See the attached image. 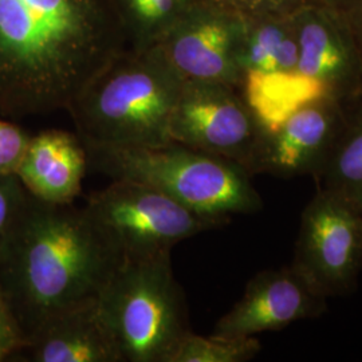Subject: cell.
<instances>
[{
  "label": "cell",
  "mask_w": 362,
  "mask_h": 362,
  "mask_svg": "<svg viewBox=\"0 0 362 362\" xmlns=\"http://www.w3.org/2000/svg\"><path fill=\"white\" fill-rule=\"evenodd\" d=\"M127 49L116 0H0V104L66 110Z\"/></svg>",
  "instance_id": "obj_1"
},
{
  "label": "cell",
  "mask_w": 362,
  "mask_h": 362,
  "mask_svg": "<svg viewBox=\"0 0 362 362\" xmlns=\"http://www.w3.org/2000/svg\"><path fill=\"white\" fill-rule=\"evenodd\" d=\"M122 260L85 208L30 196L0 252L1 290L27 338L55 313L100 297Z\"/></svg>",
  "instance_id": "obj_2"
},
{
  "label": "cell",
  "mask_w": 362,
  "mask_h": 362,
  "mask_svg": "<svg viewBox=\"0 0 362 362\" xmlns=\"http://www.w3.org/2000/svg\"><path fill=\"white\" fill-rule=\"evenodd\" d=\"M182 82L156 47L127 49L66 110L85 146L164 145L172 141L169 124Z\"/></svg>",
  "instance_id": "obj_3"
},
{
  "label": "cell",
  "mask_w": 362,
  "mask_h": 362,
  "mask_svg": "<svg viewBox=\"0 0 362 362\" xmlns=\"http://www.w3.org/2000/svg\"><path fill=\"white\" fill-rule=\"evenodd\" d=\"M85 146V145H83ZM88 165L112 180L141 182L215 219L263 209L246 169L170 141L157 146H85Z\"/></svg>",
  "instance_id": "obj_4"
},
{
  "label": "cell",
  "mask_w": 362,
  "mask_h": 362,
  "mask_svg": "<svg viewBox=\"0 0 362 362\" xmlns=\"http://www.w3.org/2000/svg\"><path fill=\"white\" fill-rule=\"evenodd\" d=\"M124 362H169L192 329L170 255L124 259L98 297Z\"/></svg>",
  "instance_id": "obj_5"
},
{
  "label": "cell",
  "mask_w": 362,
  "mask_h": 362,
  "mask_svg": "<svg viewBox=\"0 0 362 362\" xmlns=\"http://www.w3.org/2000/svg\"><path fill=\"white\" fill-rule=\"evenodd\" d=\"M83 208L124 259L170 255L182 240L230 221L200 215L158 189L129 180H112L89 194Z\"/></svg>",
  "instance_id": "obj_6"
},
{
  "label": "cell",
  "mask_w": 362,
  "mask_h": 362,
  "mask_svg": "<svg viewBox=\"0 0 362 362\" xmlns=\"http://www.w3.org/2000/svg\"><path fill=\"white\" fill-rule=\"evenodd\" d=\"M264 130L239 88L212 81H184L169 136L208 155L230 160L254 176Z\"/></svg>",
  "instance_id": "obj_7"
},
{
  "label": "cell",
  "mask_w": 362,
  "mask_h": 362,
  "mask_svg": "<svg viewBox=\"0 0 362 362\" xmlns=\"http://www.w3.org/2000/svg\"><path fill=\"white\" fill-rule=\"evenodd\" d=\"M291 266L327 299L353 293L362 269V211L320 188L300 215Z\"/></svg>",
  "instance_id": "obj_8"
},
{
  "label": "cell",
  "mask_w": 362,
  "mask_h": 362,
  "mask_svg": "<svg viewBox=\"0 0 362 362\" xmlns=\"http://www.w3.org/2000/svg\"><path fill=\"white\" fill-rule=\"evenodd\" d=\"M245 18L211 0H196L156 49L184 81L240 88Z\"/></svg>",
  "instance_id": "obj_9"
},
{
  "label": "cell",
  "mask_w": 362,
  "mask_h": 362,
  "mask_svg": "<svg viewBox=\"0 0 362 362\" xmlns=\"http://www.w3.org/2000/svg\"><path fill=\"white\" fill-rule=\"evenodd\" d=\"M327 298L291 264L264 270L248 284L242 298L215 325V336L250 338L279 332L327 310Z\"/></svg>",
  "instance_id": "obj_10"
},
{
  "label": "cell",
  "mask_w": 362,
  "mask_h": 362,
  "mask_svg": "<svg viewBox=\"0 0 362 362\" xmlns=\"http://www.w3.org/2000/svg\"><path fill=\"white\" fill-rule=\"evenodd\" d=\"M348 109L329 97L302 106L274 132H264L254 175L317 179L344 130Z\"/></svg>",
  "instance_id": "obj_11"
},
{
  "label": "cell",
  "mask_w": 362,
  "mask_h": 362,
  "mask_svg": "<svg viewBox=\"0 0 362 362\" xmlns=\"http://www.w3.org/2000/svg\"><path fill=\"white\" fill-rule=\"evenodd\" d=\"M298 71L315 81L326 97L351 107L362 103V55L354 39L317 4L293 13Z\"/></svg>",
  "instance_id": "obj_12"
},
{
  "label": "cell",
  "mask_w": 362,
  "mask_h": 362,
  "mask_svg": "<svg viewBox=\"0 0 362 362\" xmlns=\"http://www.w3.org/2000/svg\"><path fill=\"white\" fill-rule=\"evenodd\" d=\"M37 362H124L98 298L58 311L27 337Z\"/></svg>",
  "instance_id": "obj_13"
},
{
  "label": "cell",
  "mask_w": 362,
  "mask_h": 362,
  "mask_svg": "<svg viewBox=\"0 0 362 362\" xmlns=\"http://www.w3.org/2000/svg\"><path fill=\"white\" fill-rule=\"evenodd\" d=\"M88 168L86 149L77 134L46 130L30 137L16 177L39 200L73 203Z\"/></svg>",
  "instance_id": "obj_14"
},
{
  "label": "cell",
  "mask_w": 362,
  "mask_h": 362,
  "mask_svg": "<svg viewBox=\"0 0 362 362\" xmlns=\"http://www.w3.org/2000/svg\"><path fill=\"white\" fill-rule=\"evenodd\" d=\"M297 34L293 15H259L245 18L239 52L242 78L246 74L298 71Z\"/></svg>",
  "instance_id": "obj_15"
},
{
  "label": "cell",
  "mask_w": 362,
  "mask_h": 362,
  "mask_svg": "<svg viewBox=\"0 0 362 362\" xmlns=\"http://www.w3.org/2000/svg\"><path fill=\"white\" fill-rule=\"evenodd\" d=\"M239 89L264 132L278 129L302 106L326 97L315 81L299 71L246 74Z\"/></svg>",
  "instance_id": "obj_16"
},
{
  "label": "cell",
  "mask_w": 362,
  "mask_h": 362,
  "mask_svg": "<svg viewBox=\"0 0 362 362\" xmlns=\"http://www.w3.org/2000/svg\"><path fill=\"white\" fill-rule=\"evenodd\" d=\"M315 180L362 211V103L348 109L344 130Z\"/></svg>",
  "instance_id": "obj_17"
},
{
  "label": "cell",
  "mask_w": 362,
  "mask_h": 362,
  "mask_svg": "<svg viewBox=\"0 0 362 362\" xmlns=\"http://www.w3.org/2000/svg\"><path fill=\"white\" fill-rule=\"evenodd\" d=\"M196 0H116L128 47L145 52L160 45Z\"/></svg>",
  "instance_id": "obj_18"
},
{
  "label": "cell",
  "mask_w": 362,
  "mask_h": 362,
  "mask_svg": "<svg viewBox=\"0 0 362 362\" xmlns=\"http://www.w3.org/2000/svg\"><path fill=\"white\" fill-rule=\"evenodd\" d=\"M262 349L257 337H203L191 330L173 350L169 362H246Z\"/></svg>",
  "instance_id": "obj_19"
},
{
  "label": "cell",
  "mask_w": 362,
  "mask_h": 362,
  "mask_svg": "<svg viewBox=\"0 0 362 362\" xmlns=\"http://www.w3.org/2000/svg\"><path fill=\"white\" fill-rule=\"evenodd\" d=\"M30 137L13 124L0 121V176L16 175Z\"/></svg>",
  "instance_id": "obj_20"
},
{
  "label": "cell",
  "mask_w": 362,
  "mask_h": 362,
  "mask_svg": "<svg viewBox=\"0 0 362 362\" xmlns=\"http://www.w3.org/2000/svg\"><path fill=\"white\" fill-rule=\"evenodd\" d=\"M243 18L259 15H293L311 0H211Z\"/></svg>",
  "instance_id": "obj_21"
},
{
  "label": "cell",
  "mask_w": 362,
  "mask_h": 362,
  "mask_svg": "<svg viewBox=\"0 0 362 362\" xmlns=\"http://www.w3.org/2000/svg\"><path fill=\"white\" fill-rule=\"evenodd\" d=\"M330 13L354 39L362 55V0H311Z\"/></svg>",
  "instance_id": "obj_22"
},
{
  "label": "cell",
  "mask_w": 362,
  "mask_h": 362,
  "mask_svg": "<svg viewBox=\"0 0 362 362\" xmlns=\"http://www.w3.org/2000/svg\"><path fill=\"white\" fill-rule=\"evenodd\" d=\"M26 344V336L15 320L0 321V361Z\"/></svg>",
  "instance_id": "obj_23"
},
{
  "label": "cell",
  "mask_w": 362,
  "mask_h": 362,
  "mask_svg": "<svg viewBox=\"0 0 362 362\" xmlns=\"http://www.w3.org/2000/svg\"><path fill=\"white\" fill-rule=\"evenodd\" d=\"M6 320H15V317H13L11 308L8 305V300H7V298H6L1 287H0V321H6Z\"/></svg>",
  "instance_id": "obj_24"
}]
</instances>
